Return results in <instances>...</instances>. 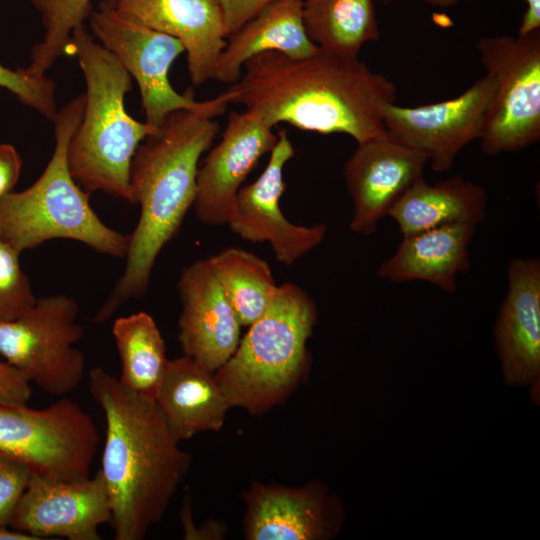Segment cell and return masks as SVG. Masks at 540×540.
<instances>
[{"mask_svg": "<svg viewBox=\"0 0 540 540\" xmlns=\"http://www.w3.org/2000/svg\"><path fill=\"white\" fill-rule=\"evenodd\" d=\"M476 49L494 81L480 136L488 156L516 152L540 139V29L481 38Z\"/></svg>", "mask_w": 540, "mask_h": 540, "instance_id": "obj_7", "label": "cell"}, {"mask_svg": "<svg viewBox=\"0 0 540 540\" xmlns=\"http://www.w3.org/2000/svg\"><path fill=\"white\" fill-rule=\"evenodd\" d=\"M381 4L383 5H388L390 4L391 2H393L394 0H378Z\"/></svg>", "mask_w": 540, "mask_h": 540, "instance_id": "obj_37", "label": "cell"}, {"mask_svg": "<svg viewBox=\"0 0 540 540\" xmlns=\"http://www.w3.org/2000/svg\"><path fill=\"white\" fill-rule=\"evenodd\" d=\"M317 318L305 290L291 283L278 286L266 311L213 372L230 407L260 414L286 398L307 367L306 343Z\"/></svg>", "mask_w": 540, "mask_h": 540, "instance_id": "obj_6", "label": "cell"}, {"mask_svg": "<svg viewBox=\"0 0 540 540\" xmlns=\"http://www.w3.org/2000/svg\"><path fill=\"white\" fill-rule=\"evenodd\" d=\"M302 19L310 40L333 54L358 57L380 37L373 0H304Z\"/></svg>", "mask_w": 540, "mask_h": 540, "instance_id": "obj_24", "label": "cell"}, {"mask_svg": "<svg viewBox=\"0 0 540 540\" xmlns=\"http://www.w3.org/2000/svg\"><path fill=\"white\" fill-rule=\"evenodd\" d=\"M278 140L273 127L255 113L231 112L222 138L198 167L193 209L210 226L225 225L242 183Z\"/></svg>", "mask_w": 540, "mask_h": 540, "instance_id": "obj_16", "label": "cell"}, {"mask_svg": "<svg viewBox=\"0 0 540 540\" xmlns=\"http://www.w3.org/2000/svg\"><path fill=\"white\" fill-rule=\"evenodd\" d=\"M16 248L0 236V321L12 320L36 301Z\"/></svg>", "mask_w": 540, "mask_h": 540, "instance_id": "obj_28", "label": "cell"}, {"mask_svg": "<svg viewBox=\"0 0 540 540\" xmlns=\"http://www.w3.org/2000/svg\"><path fill=\"white\" fill-rule=\"evenodd\" d=\"M31 470L0 454V526L9 527L14 510L31 477Z\"/></svg>", "mask_w": 540, "mask_h": 540, "instance_id": "obj_30", "label": "cell"}, {"mask_svg": "<svg viewBox=\"0 0 540 540\" xmlns=\"http://www.w3.org/2000/svg\"><path fill=\"white\" fill-rule=\"evenodd\" d=\"M428 159L388 133L358 143L343 168L353 203L351 232L369 236L395 203L424 179Z\"/></svg>", "mask_w": 540, "mask_h": 540, "instance_id": "obj_14", "label": "cell"}, {"mask_svg": "<svg viewBox=\"0 0 540 540\" xmlns=\"http://www.w3.org/2000/svg\"><path fill=\"white\" fill-rule=\"evenodd\" d=\"M178 341L183 354L214 372L234 353L241 323L207 259L185 267L177 283Z\"/></svg>", "mask_w": 540, "mask_h": 540, "instance_id": "obj_17", "label": "cell"}, {"mask_svg": "<svg viewBox=\"0 0 540 540\" xmlns=\"http://www.w3.org/2000/svg\"><path fill=\"white\" fill-rule=\"evenodd\" d=\"M243 498L248 540H328L342 527L343 505L320 482L303 487L254 482Z\"/></svg>", "mask_w": 540, "mask_h": 540, "instance_id": "obj_15", "label": "cell"}, {"mask_svg": "<svg viewBox=\"0 0 540 540\" xmlns=\"http://www.w3.org/2000/svg\"><path fill=\"white\" fill-rule=\"evenodd\" d=\"M79 311L78 302L64 294L37 298L15 319L0 321V355L45 393H70L86 370L75 347L84 336Z\"/></svg>", "mask_w": 540, "mask_h": 540, "instance_id": "obj_10", "label": "cell"}, {"mask_svg": "<svg viewBox=\"0 0 540 540\" xmlns=\"http://www.w3.org/2000/svg\"><path fill=\"white\" fill-rule=\"evenodd\" d=\"M31 395V381L27 376L0 358V406L26 405Z\"/></svg>", "mask_w": 540, "mask_h": 540, "instance_id": "obj_31", "label": "cell"}, {"mask_svg": "<svg viewBox=\"0 0 540 540\" xmlns=\"http://www.w3.org/2000/svg\"><path fill=\"white\" fill-rule=\"evenodd\" d=\"M476 226L443 225L403 235L395 253L381 263L376 274L393 283L425 281L447 293L457 290V277L470 268L468 246Z\"/></svg>", "mask_w": 540, "mask_h": 540, "instance_id": "obj_20", "label": "cell"}, {"mask_svg": "<svg viewBox=\"0 0 540 540\" xmlns=\"http://www.w3.org/2000/svg\"><path fill=\"white\" fill-rule=\"evenodd\" d=\"M487 206V192L477 183L460 176L433 185L423 179L395 203L388 216L403 236L456 223L477 226L485 220Z\"/></svg>", "mask_w": 540, "mask_h": 540, "instance_id": "obj_23", "label": "cell"}, {"mask_svg": "<svg viewBox=\"0 0 540 540\" xmlns=\"http://www.w3.org/2000/svg\"><path fill=\"white\" fill-rule=\"evenodd\" d=\"M0 540H38L36 537L14 530L10 527L0 526Z\"/></svg>", "mask_w": 540, "mask_h": 540, "instance_id": "obj_35", "label": "cell"}, {"mask_svg": "<svg viewBox=\"0 0 540 540\" xmlns=\"http://www.w3.org/2000/svg\"><path fill=\"white\" fill-rule=\"evenodd\" d=\"M22 168V159L11 144H0V201L13 191Z\"/></svg>", "mask_w": 540, "mask_h": 540, "instance_id": "obj_33", "label": "cell"}, {"mask_svg": "<svg viewBox=\"0 0 540 540\" xmlns=\"http://www.w3.org/2000/svg\"><path fill=\"white\" fill-rule=\"evenodd\" d=\"M86 91L81 121L67 148L69 171L86 192H105L131 203L129 171L136 149L159 127L134 119L125 108L132 78L84 25L72 33Z\"/></svg>", "mask_w": 540, "mask_h": 540, "instance_id": "obj_4", "label": "cell"}, {"mask_svg": "<svg viewBox=\"0 0 540 540\" xmlns=\"http://www.w3.org/2000/svg\"><path fill=\"white\" fill-rule=\"evenodd\" d=\"M0 87L13 93L22 104L36 110L46 119L52 122L56 119V84L46 75L35 76L25 67L12 70L0 64Z\"/></svg>", "mask_w": 540, "mask_h": 540, "instance_id": "obj_29", "label": "cell"}, {"mask_svg": "<svg viewBox=\"0 0 540 540\" xmlns=\"http://www.w3.org/2000/svg\"><path fill=\"white\" fill-rule=\"evenodd\" d=\"M109 5L149 28L177 38L185 48L194 86L213 79L227 39L218 0H114Z\"/></svg>", "mask_w": 540, "mask_h": 540, "instance_id": "obj_19", "label": "cell"}, {"mask_svg": "<svg viewBox=\"0 0 540 540\" xmlns=\"http://www.w3.org/2000/svg\"><path fill=\"white\" fill-rule=\"evenodd\" d=\"M111 520L103 476L56 479L32 473L9 527L38 540H100L99 527Z\"/></svg>", "mask_w": 540, "mask_h": 540, "instance_id": "obj_13", "label": "cell"}, {"mask_svg": "<svg viewBox=\"0 0 540 540\" xmlns=\"http://www.w3.org/2000/svg\"><path fill=\"white\" fill-rule=\"evenodd\" d=\"M219 129L213 118L175 110L136 149L129 185L131 203L139 205L140 215L128 235L123 275L92 318L94 323L105 322L126 301L146 294L157 257L193 207L199 160Z\"/></svg>", "mask_w": 540, "mask_h": 540, "instance_id": "obj_3", "label": "cell"}, {"mask_svg": "<svg viewBox=\"0 0 540 540\" xmlns=\"http://www.w3.org/2000/svg\"><path fill=\"white\" fill-rule=\"evenodd\" d=\"M508 289L494 326L503 379L530 385L540 376V260L514 258L507 267Z\"/></svg>", "mask_w": 540, "mask_h": 540, "instance_id": "obj_18", "label": "cell"}, {"mask_svg": "<svg viewBox=\"0 0 540 540\" xmlns=\"http://www.w3.org/2000/svg\"><path fill=\"white\" fill-rule=\"evenodd\" d=\"M493 93L494 81L485 73L452 99L415 107L386 104L383 122L391 137L425 154L433 171L446 172L466 145L480 139Z\"/></svg>", "mask_w": 540, "mask_h": 540, "instance_id": "obj_11", "label": "cell"}, {"mask_svg": "<svg viewBox=\"0 0 540 540\" xmlns=\"http://www.w3.org/2000/svg\"><path fill=\"white\" fill-rule=\"evenodd\" d=\"M91 396L104 412L101 469L116 540H141L158 523L187 475L179 447L154 398L124 387L103 368L89 371Z\"/></svg>", "mask_w": 540, "mask_h": 540, "instance_id": "obj_2", "label": "cell"}, {"mask_svg": "<svg viewBox=\"0 0 540 540\" xmlns=\"http://www.w3.org/2000/svg\"><path fill=\"white\" fill-rule=\"evenodd\" d=\"M208 263L242 326H250L268 308L278 286L267 262L246 250L230 247Z\"/></svg>", "mask_w": 540, "mask_h": 540, "instance_id": "obj_26", "label": "cell"}, {"mask_svg": "<svg viewBox=\"0 0 540 540\" xmlns=\"http://www.w3.org/2000/svg\"><path fill=\"white\" fill-rule=\"evenodd\" d=\"M274 0H218L227 37Z\"/></svg>", "mask_w": 540, "mask_h": 540, "instance_id": "obj_32", "label": "cell"}, {"mask_svg": "<svg viewBox=\"0 0 540 540\" xmlns=\"http://www.w3.org/2000/svg\"><path fill=\"white\" fill-rule=\"evenodd\" d=\"M304 0H274L260 9L226 39L213 79L233 84L244 64L267 51L294 58L314 55L319 48L308 37L302 19Z\"/></svg>", "mask_w": 540, "mask_h": 540, "instance_id": "obj_21", "label": "cell"}, {"mask_svg": "<svg viewBox=\"0 0 540 540\" xmlns=\"http://www.w3.org/2000/svg\"><path fill=\"white\" fill-rule=\"evenodd\" d=\"M226 92L274 127L287 123L320 134L341 133L357 144L385 135L382 110L395 103L397 88L358 57L319 49L294 58L267 51L249 59Z\"/></svg>", "mask_w": 540, "mask_h": 540, "instance_id": "obj_1", "label": "cell"}, {"mask_svg": "<svg viewBox=\"0 0 540 540\" xmlns=\"http://www.w3.org/2000/svg\"><path fill=\"white\" fill-rule=\"evenodd\" d=\"M112 335L121 362L119 382L135 393L154 398L169 361L155 320L142 311L119 317L113 323Z\"/></svg>", "mask_w": 540, "mask_h": 540, "instance_id": "obj_25", "label": "cell"}, {"mask_svg": "<svg viewBox=\"0 0 540 540\" xmlns=\"http://www.w3.org/2000/svg\"><path fill=\"white\" fill-rule=\"evenodd\" d=\"M526 11L522 17L518 34H526L540 29V0H525Z\"/></svg>", "mask_w": 540, "mask_h": 540, "instance_id": "obj_34", "label": "cell"}, {"mask_svg": "<svg viewBox=\"0 0 540 540\" xmlns=\"http://www.w3.org/2000/svg\"><path fill=\"white\" fill-rule=\"evenodd\" d=\"M154 399L179 443L220 430L231 408L214 373L185 355L168 361Z\"/></svg>", "mask_w": 540, "mask_h": 540, "instance_id": "obj_22", "label": "cell"}, {"mask_svg": "<svg viewBox=\"0 0 540 540\" xmlns=\"http://www.w3.org/2000/svg\"><path fill=\"white\" fill-rule=\"evenodd\" d=\"M41 15L44 35L30 53L26 70L35 76L46 71L61 56L71 54L72 33L89 18L92 0H29ZM107 4L114 0H101Z\"/></svg>", "mask_w": 540, "mask_h": 540, "instance_id": "obj_27", "label": "cell"}, {"mask_svg": "<svg viewBox=\"0 0 540 540\" xmlns=\"http://www.w3.org/2000/svg\"><path fill=\"white\" fill-rule=\"evenodd\" d=\"M430 6L439 8H450L458 4L459 0H423Z\"/></svg>", "mask_w": 540, "mask_h": 540, "instance_id": "obj_36", "label": "cell"}, {"mask_svg": "<svg viewBox=\"0 0 540 540\" xmlns=\"http://www.w3.org/2000/svg\"><path fill=\"white\" fill-rule=\"evenodd\" d=\"M88 19L94 38L136 81L145 122L159 127L169 113L180 109L214 118L223 114L230 104L226 91L213 99L197 101L191 89L180 94L172 87L169 69L185 52L177 38L149 28L103 1Z\"/></svg>", "mask_w": 540, "mask_h": 540, "instance_id": "obj_8", "label": "cell"}, {"mask_svg": "<svg viewBox=\"0 0 540 540\" xmlns=\"http://www.w3.org/2000/svg\"><path fill=\"white\" fill-rule=\"evenodd\" d=\"M84 93L60 110L54 123L55 147L40 177L0 201V236L19 252L53 239L78 241L98 253L125 258L129 236L107 226L90 205V193L72 177L67 148L84 109Z\"/></svg>", "mask_w": 540, "mask_h": 540, "instance_id": "obj_5", "label": "cell"}, {"mask_svg": "<svg viewBox=\"0 0 540 540\" xmlns=\"http://www.w3.org/2000/svg\"><path fill=\"white\" fill-rule=\"evenodd\" d=\"M99 445L92 417L62 398L46 408L0 406V454L56 479L90 476Z\"/></svg>", "mask_w": 540, "mask_h": 540, "instance_id": "obj_9", "label": "cell"}, {"mask_svg": "<svg viewBox=\"0 0 540 540\" xmlns=\"http://www.w3.org/2000/svg\"><path fill=\"white\" fill-rule=\"evenodd\" d=\"M295 149L287 133L280 130L260 176L239 189L227 218V225L242 239L268 242L275 259L291 265L319 246L327 233L325 224L297 225L285 218L280 198L285 190L283 169Z\"/></svg>", "mask_w": 540, "mask_h": 540, "instance_id": "obj_12", "label": "cell"}]
</instances>
